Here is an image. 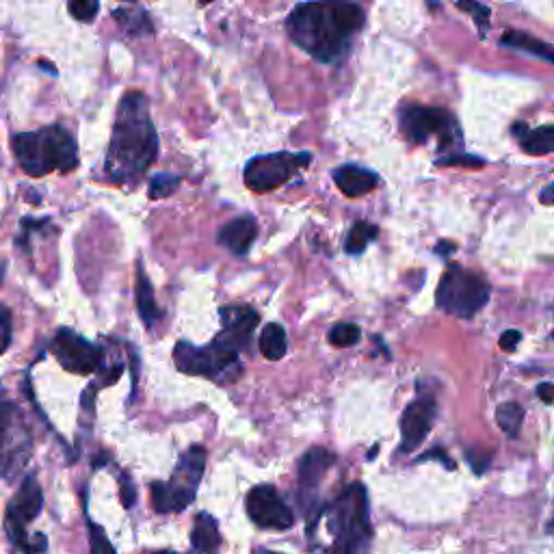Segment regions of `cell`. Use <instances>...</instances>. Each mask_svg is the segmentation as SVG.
Here are the masks:
<instances>
[{
	"mask_svg": "<svg viewBox=\"0 0 554 554\" xmlns=\"http://www.w3.org/2000/svg\"><path fill=\"white\" fill-rule=\"evenodd\" d=\"M362 26L364 9L353 0H308L286 18L293 44L327 65L347 55Z\"/></svg>",
	"mask_w": 554,
	"mask_h": 554,
	"instance_id": "cell-1",
	"label": "cell"
},
{
	"mask_svg": "<svg viewBox=\"0 0 554 554\" xmlns=\"http://www.w3.org/2000/svg\"><path fill=\"white\" fill-rule=\"evenodd\" d=\"M158 158V135L150 104L141 91H130L117 107V117L107 152V176L122 187H135Z\"/></svg>",
	"mask_w": 554,
	"mask_h": 554,
	"instance_id": "cell-2",
	"label": "cell"
},
{
	"mask_svg": "<svg viewBox=\"0 0 554 554\" xmlns=\"http://www.w3.org/2000/svg\"><path fill=\"white\" fill-rule=\"evenodd\" d=\"M310 550L316 554H366L373 542L371 507L362 483H351L308 522Z\"/></svg>",
	"mask_w": 554,
	"mask_h": 554,
	"instance_id": "cell-3",
	"label": "cell"
},
{
	"mask_svg": "<svg viewBox=\"0 0 554 554\" xmlns=\"http://www.w3.org/2000/svg\"><path fill=\"white\" fill-rule=\"evenodd\" d=\"M13 152H16L18 165L33 178H42L50 171L70 174L78 167L76 141L63 126H48L35 133L16 135Z\"/></svg>",
	"mask_w": 554,
	"mask_h": 554,
	"instance_id": "cell-4",
	"label": "cell"
},
{
	"mask_svg": "<svg viewBox=\"0 0 554 554\" xmlns=\"http://www.w3.org/2000/svg\"><path fill=\"white\" fill-rule=\"evenodd\" d=\"M239 355L241 353L223 347L217 340L206 347H197L187 340H180L174 347V362L180 373L206 377L219 386H230L243 375V362Z\"/></svg>",
	"mask_w": 554,
	"mask_h": 554,
	"instance_id": "cell-5",
	"label": "cell"
},
{
	"mask_svg": "<svg viewBox=\"0 0 554 554\" xmlns=\"http://www.w3.org/2000/svg\"><path fill=\"white\" fill-rule=\"evenodd\" d=\"M206 457L204 446H191L189 451L180 455L169 481H156L150 485L152 507L156 513H180L193 503L206 468Z\"/></svg>",
	"mask_w": 554,
	"mask_h": 554,
	"instance_id": "cell-6",
	"label": "cell"
},
{
	"mask_svg": "<svg viewBox=\"0 0 554 554\" xmlns=\"http://www.w3.org/2000/svg\"><path fill=\"white\" fill-rule=\"evenodd\" d=\"M492 297L490 282L479 273H472L459 265H448L444 271L438 290H435V303L446 314L457 319H474Z\"/></svg>",
	"mask_w": 554,
	"mask_h": 554,
	"instance_id": "cell-7",
	"label": "cell"
},
{
	"mask_svg": "<svg viewBox=\"0 0 554 554\" xmlns=\"http://www.w3.org/2000/svg\"><path fill=\"white\" fill-rule=\"evenodd\" d=\"M399 128L414 145H425L431 137L438 139L440 152L455 154L461 148V130L453 113L425 104H405L399 111Z\"/></svg>",
	"mask_w": 554,
	"mask_h": 554,
	"instance_id": "cell-8",
	"label": "cell"
},
{
	"mask_svg": "<svg viewBox=\"0 0 554 554\" xmlns=\"http://www.w3.org/2000/svg\"><path fill=\"white\" fill-rule=\"evenodd\" d=\"M44 507V492L35 477H26L20 492L7 507V533L13 546L22 554H44L48 550V539L44 533L29 535L26 524H31Z\"/></svg>",
	"mask_w": 554,
	"mask_h": 554,
	"instance_id": "cell-9",
	"label": "cell"
},
{
	"mask_svg": "<svg viewBox=\"0 0 554 554\" xmlns=\"http://www.w3.org/2000/svg\"><path fill=\"white\" fill-rule=\"evenodd\" d=\"M312 163L310 152H273L254 156L245 165L243 178L249 191L269 193L284 187L288 180H293L303 167Z\"/></svg>",
	"mask_w": 554,
	"mask_h": 554,
	"instance_id": "cell-10",
	"label": "cell"
},
{
	"mask_svg": "<svg viewBox=\"0 0 554 554\" xmlns=\"http://www.w3.org/2000/svg\"><path fill=\"white\" fill-rule=\"evenodd\" d=\"M50 351L68 373L91 375L104 366V351L94 342L78 336L72 329L63 327L50 342Z\"/></svg>",
	"mask_w": 554,
	"mask_h": 554,
	"instance_id": "cell-11",
	"label": "cell"
},
{
	"mask_svg": "<svg viewBox=\"0 0 554 554\" xmlns=\"http://www.w3.org/2000/svg\"><path fill=\"white\" fill-rule=\"evenodd\" d=\"M247 516L260 529L288 531L295 524V513L286 505L282 494L273 485H256L247 494Z\"/></svg>",
	"mask_w": 554,
	"mask_h": 554,
	"instance_id": "cell-12",
	"label": "cell"
},
{
	"mask_svg": "<svg viewBox=\"0 0 554 554\" xmlns=\"http://www.w3.org/2000/svg\"><path fill=\"white\" fill-rule=\"evenodd\" d=\"M438 416V403L433 394H420L401 414V453H412L427 440Z\"/></svg>",
	"mask_w": 554,
	"mask_h": 554,
	"instance_id": "cell-13",
	"label": "cell"
},
{
	"mask_svg": "<svg viewBox=\"0 0 554 554\" xmlns=\"http://www.w3.org/2000/svg\"><path fill=\"white\" fill-rule=\"evenodd\" d=\"M219 316H221V332L215 336V340L236 353L247 349L256 327L260 325V314L252 306L239 303V306L221 308Z\"/></svg>",
	"mask_w": 554,
	"mask_h": 554,
	"instance_id": "cell-14",
	"label": "cell"
},
{
	"mask_svg": "<svg viewBox=\"0 0 554 554\" xmlns=\"http://www.w3.org/2000/svg\"><path fill=\"white\" fill-rule=\"evenodd\" d=\"M336 455L329 453L323 446H314L301 457L299 461V503L308 507V500H312L319 492V485L323 483L325 474L334 466Z\"/></svg>",
	"mask_w": 554,
	"mask_h": 554,
	"instance_id": "cell-15",
	"label": "cell"
},
{
	"mask_svg": "<svg viewBox=\"0 0 554 554\" xmlns=\"http://www.w3.org/2000/svg\"><path fill=\"white\" fill-rule=\"evenodd\" d=\"M256 236H258V221L254 217L245 215L228 221L226 226L219 230L217 243L221 247H226L230 254L243 258L249 254V249H252V245L256 243Z\"/></svg>",
	"mask_w": 554,
	"mask_h": 554,
	"instance_id": "cell-16",
	"label": "cell"
},
{
	"mask_svg": "<svg viewBox=\"0 0 554 554\" xmlns=\"http://www.w3.org/2000/svg\"><path fill=\"white\" fill-rule=\"evenodd\" d=\"M334 182L342 195L347 197H362L377 189L379 176L371 169H364L360 165H342L334 169Z\"/></svg>",
	"mask_w": 554,
	"mask_h": 554,
	"instance_id": "cell-17",
	"label": "cell"
},
{
	"mask_svg": "<svg viewBox=\"0 0 554 554\" xmlns=\"http://www.w3.org/2000/svg\"><path fill=\"white\" fill-rule=\"evenodd\" d=\"M511 130L526 154L548 156L554 152V126L552 124L529 128L524 122H516Z\"/></svg>",
	"mask_w": 554,
	"mask_h": 554,
	"instance_id": "cell-18",
	"label": "cell"
},
{
	"mask_svg": "<svg viewBox=\"0 0 554 554\" xmlns=\"http://www.w3.org/2000/svg\"><path fill=\"white\" fill-rule=\"evenodd\" d=\"M219 548L221 533L217 520L206 511L197 513L191 531V554H219Z\"/></svg>",
	"mask_w": 554,
	"mask_h": 554,
	"instance_id": "cell-19",
	"label": "cell"
},
{
	"mask_svg": "<svg viewBox=\"0 0 554 554\" xmlns=\"http://www.w3.org/2000/svg\"><path fill=\"white\" fill-rule=\"evenodd\" d=\"M135 297H137V312L141 316L143 325L152 329L158 319H161L163 312L158 310L156 306V297H154V288H152V282L148 273H145L143 265L139 262L137 265V288H135Z\"/></svg>",
	"mask_w": 554,
	"mask_h": 554,
	"instance_id": "cell-20",
	"label": "cell"
},
{
	"mask_svg": "<svg viewBox=\"0 0 554 554\" xmlns=\"http://www.w3.org/2000/svg\"><path fill=\"white\" fill-rule=\"evenodd\" d=\"M500 44L513 48V50H522L529 52V55H535L539 59H544L548 63H554V50L550 44L542 42V39H537L529 33H520V31H507L500 39Z\"/></svg>",
	"mask_w": 554,
	"mask_h": 554,
	"instance_id": "cell-21",
	"label": "cell"
},
{
	"mask_svg": "<svg viewBox=\"0 0 554 554\" xmlns=\"http://www.w3.org/2000/svg\"><path fill=\"white\" fill-rule=\"evenodd\" d=\"M113 18L117 20V24L122 26V31L128 37H145L154 33L152 20L148 16V11L143 9H115Z\"/></svg>",
	"mask_w": 554,
	"mask_h": 554,
	"instance_id": "cell-22",
	"label": "cell"
},
{
	"mask_svg": "<svg viewBox=\"0 0 554 554\" xmlns=\"http://www.w3.org/2000/svg\"><path fill=\"white\" fill-rule=\"evenodd\" d=\"M258 347H260V353L265 355L267 360H271V362L282 360L288 351L284 327L280 323L265 325V329H262L260 338H258Z\"/></svg>",
	"mask_w": 554,
	"mask_h": 554,
	"instance_id": "cell-23",
	"label": "cell"
},
{
	"mask_svg": "<svg viewBox=\"0 0 554 554\" xmlns=\"http://www.w3.org/2000/svg\"><path fill=\"white\" fill-rule=\"evenodd\" d=\"M377 234H379V228L375 223H368V221L353 223V228L349 230L345 239V252L349 256H362L366 252V247L377 239Z\"/></svg>",
	"mask_w": 554,
	"mask_h": 554,
	"instance_id": "cell-24",
	"label": "cell"
},
{
	"mask_svg": "<svg viewBox=\"0 0 554 554\" xmlns=\"http://www.w3.org/2000/svg\"><path fill=\"white\" fill-rule=\"evenodd\" d=\"M496 422L507 438H518L524 422V407L520 403H503L496 410Z\"/></svg>",
	"mask_w": 554,
	"mask_h": 554,
	"instance_id": "cell-25",
	"label": "cell"
},
{
	"mask_svg": "<svg viewBox=\"0 0 554 554\" xmlns=\"http://www.w3.org/2000/svg\"><path fill=\"white\" fill-rule=\"evenodd\" d=\"M360 338H362V329L355 323H338L329 329V334H327V340L338 349H347V347L358 345Z\"/></svg>",
	"mask_w": 554,
	"mask_h": 554,
	"instance_id": "cell-26",
	"label": "cell"
},
{
	"mask_svg": "<svg viewBox=\"0 0 554 554\" xmlns=\"http://www.w3.org/2000/svg\"><path fill=\"white\" fill-rule=\"evenodd\" d=\"M178 187H180L178 176H174V174H156L150 180L148 195H150V200H163V197H169Z\"/></svg>",
	"mask_w": 554,
	"mask_h": 554,
	"instance_id": "cell-27",
	"label": "cell"
},
{
	"mask_svg": "<svg viewBox=\"0 0 554 554\" xmlns=\"http://www.w3.org/2000/svg\"><path fill=\"white\" fill-rule=\"evenodd\" d=\"M87 526H89V548H91V554H117L113 544L109 542L107 533H104V529L100 524H96L94 520L87 518Z\"/></svg>",
	"mask_w": 554,
	"mask_h": 554,
	"instance_id": "cell-28",
	"label": "cell"
},
{
	"mask_svg": "<svg viewBox=\"0 0 554 554\" xmlns=\"http://www.w3.org/2000/svg\"><path fill=\"white\" fill-rule=\"evenodd\" d=\"M68 9L72 18L78 22H94L100 11V3L98 0H68Z\"/></svg>",
	"mask_w": 554,
	"mask_h": 554,
	"instance_id": "cell-29",
	"label": "cell"
},
{
	"mask_svg": "<svg viewBox=\"0 0 554 554\" xmlns=\"http://www.w3.org/2000/svg\"><path fill=\"white\" fill-rule=\"evenodd\" d=\"M457 5H459V9L470 13L483 35L490 31V9H487L485 5L477 3V0H457Z\"/></svg>",
	"mask_w": 554,
	"mask_h": 554,
	"instance_id": "cell-30",
	"label": "cell"
},
{
	"mask_svg": "<svg viewBox=\"0 0 554 554\" xmlns=\"http://www.w3.org/2000/svg\"><path fill=\"white\" fill-rule=\"evenodd\" d=\"M11 345V312L7 306L0 303V355H3Z\"/></svg>",
	"mask_w": 554,
	"mask_h": 554,
	"instance_id": "cell-31",
	"label": "cell"
},
{
	"mask_svg": "<svg viewBox=\"0 0 554 554\" xmlns=\"http://www.w3.org/2000/svg\"><path fill=\"white\" fill-rule=\"evenodd\" d=\"M438 165H464V167H483L485 163L477 156L466 154H446V158H440Z\"/></svg>",
	"mask_w": 554,
	"mask_h": 554,
	"instance_id": "cell-32",
	"label": "cell"
},
{
	"mask_svg": "<svg viewBox=\"0 0 554 554\" xmlns=\"http://www.w3.org/2000/svg\"><path fill=\"white\" fill-rule=\"evenodd\" d=\"M466 457H468V464L472 466V470L477 472V474H481V472H485L487 468H490L492 453H485V451L477 453V451H474V448H468V451H466Z\"/></svg>",
	"mask_w": 554,
	"mask_h": 554,
	"instance_id": "cell-33",
	"label": "cell"
},
{
	"mask_svg": "<svg viewBox=\"0 0 554 554\" xmlns=\"http://www.w3.org/2000/svg\"><path fill=\"white\" fill-rule=\"evenodd\" d=\"M120 485H122V505L126 509H130V507L135 505V500H137V487L133 485V481H130L128 474H122Z\"/></svg>",
	"mask_w": 554,
	"mask_h": 554,
	"instance_id": "cell-34",
	"label": "cell"
},
{
	"mask_svg": "<svg viewBox=\"0 0 554 554\" xmlns=\"http://www.w3.org/2000/svg\"><path fill=\"white\" fill-rule=\"evenodd\" d=\"M520 342H522L520 329H507V332H503V336H500V349L507 353H513L518 349Z\"/></svg>",
	"mask_w": 554,
	"mask_h": 554,
	"instance_id": "cell-35",
	"label": "cell"
},
{
	"mask_svg": "<svg viewBox=\"0 0 554 554\" xmlns=\"http://www.w3.org/2000/svg\"><path fill=\"white\" fill-rule=\"evenodd\" d=\"M429 457H433L435 461H440V464L446 468V470H455L457 466H455V461H451V457H448L444 451H442V448H435V451H431V453H427V455H422L418 461H427Z\"/></svg>",
	"mask_w": 554,
	"mask_h": 554,
	"instance_id": "cell-36",
	"label": "cell"
},
{
	"mask_svg": "<svg viewBox=\"0 0 554 554\" xmlns=\"http://www.w3.org/2000/svg\"><path fill=\"white\" fill-rule=\"evenodd\" d=\"M9 416H11V405L0 401V448H3V440H5V433L9 429Z\"/></svg>",
	"mask_w": 554,
	"mask_h": 554,
	"instance_id": "cell-37",
	"label": "cell"
},
{
	"mask_svg": "<svg viewBox=\"0 0 554 554\" xmlns=\"http://www.w3.org/2000/svg\"><path fill=\"white\" fill-rule=\"evenodd\" d=\"M537 394H539V399H542L546 405L554 403V386L550 384V381H544L542 386H537Z\"/></svg>",
	"mask_w": 554,
	"mask_h": 554,
	"instance_id": "cell-38",
	"label": "cell"
},
{
	"mask_svg": "<svg viewBox=\"0 0 554 554\" xmlns=\"http://www.w3.org/2000/svg\"><path fill=\"white\" fill-rule=\"evenodd\" d=\"M453 249H455V245H453V243H446V241H442L438 247H435V252H438L440 256H448V254H453Z\"/></svg>",
	"mask_w": 554,
	"mask_h": 554,
	"instance_id": "cell-39",
	"label": "cell"
},
{
	"mask_svg": "<svg viewBox=\"0 0 554 554\" xmlns=\"http://www.w3.org/2000/svg\"><path fill=\"white\" fill-rule=\"evenodd\" d=\"M542 204H546V206L552 204V184H546V189L542 193Z\"/></svg>",
	"mask_w": 554,
	"mask_h": 554,
	"instance_id": "cell-40",
	"label": "cell"
},
{
	"mask_svg": "<svg viewBox=\"0 0 554 554\" xmlns=\"http://www.w3.org/2000/svg\"><path fill=\"white\" fill-rule=\"evenodd\" d=\"M3 282H5V262L0 260V284H3Z\"/></svg>",
	"mask_w": 554,
	"mask_h": 554,
	"instance_id": "cell-41",
	"label": "cell"
},
{
	"mask_svg": "<svg viewBox=\"0 0 554 554\" xmlns=\"http://www.w3.org/2000/svg\"><path fill=\"white\" fill-rule=\"evenodd\" d=\"M377 451H379V446H373V451H371V453H368V461H373V459H375Z\"/></svg>",
	"mask_w": 554,
	"mask_h": 554,
	"instance_id": "cell-42",
	"label": "cell"
},
{
	"mask_svg": "<svg viewBox=\"0 0 554 554\" xmlns=\"http://www.w3.org/2000/svg\"><path fill=\"white\" fill-rule=\"evenodd\" d=\"M254 554H280V552H273V550H265V548H260V550H256Z\"/></svg>",
	"mask_w": 554,
	"mask_h": 554,
	"instance_id": "cell-43",
	"label": "cell"
},
{
	"mask_svg": "<svg viewBox=\"0 0 554 554\" xmlns=\"http://www.w3.org/2000/svg\"><path fill=\"white\" fill-rule=\"evenodd\" d=\"M156 554H178V552H171V550H163V552H156Z\"/></svg>",
	"mask_w": 554,
	"mask_h": 554,
	"instance_id": "cell-44",
	"label": "cell"
},
{
	"mask_svg": "<svg viewBox=\"0 0 554 554\" xmlns=\"http://www.w3.org/2000/svg\"><path fill=\"white\" fill-rule=\"evenodd\" d=\"M200 3H204V5H208V3H213V0H200Z\"/></svg>",
	"mask_w": 554,
	"mask_h": 554,
	"instance_id": "cell-45",
	"label": "cell"
},
{
	"mask_svg": "<svg viewBox=\"0 0 554 554\" xmlns=\"http://www.w3.org/2000/svg\"><path fill=\"white\" fill-rule=\"evenodd\" d=\"M124 3H137V0H124Z\"/></svg>",
	"mask_w": 554,
	"mask_h": 554,
	"instance_id": "cell-46",
	"label": "cell"
}]
</instances>
